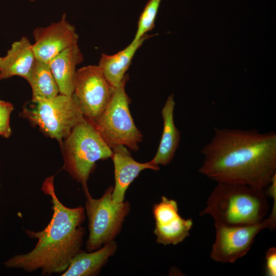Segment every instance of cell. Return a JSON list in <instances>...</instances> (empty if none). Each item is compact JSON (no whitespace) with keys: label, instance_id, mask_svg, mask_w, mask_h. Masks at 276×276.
<instances>
[{"label":"cell","instance_id":"e0dca14e","mask_svg":"<svg viewBox=\"0 0 276 276\" xmlns=\"http://www.w3.org/2000/svg\"><path fill=\"white\" fill-rule=\"evenodd\" d=\"M151 36L147 34L136 41H132L127 47L113 55L102 54L98 66L111 86L116 87L123 80L136 51Z\"/></svg>","mask_w":276,"mask_h":276},{"label":"cell","instance_id":"277c9868","mask_svg":"<svg viewBox=\"0 0 276 276\" xmlns=\"http://www.w3.org/2000/svg\"><path fill=\"white\" fill-rule=\"evenodd\" d=\"M60 146L62 169L82 185L84 193L88 191L87 182L96 163L111 158L112 150L85 119L74 127Z\"/></svg>","mask_w":276,"mask_h":276},{"label":"cell","instance_id":"2e32d148","mask_svg":"<svg viewBox=\"0 0 276 276\" xmlns=\"http://www.w3.org/2000/svg\"><path fill=\"white\" fill-rule=\"evenodd\" d=\"M117 249L113 241L101 248L86 252L80 250L71 260L61 276H93L97 274Z\"/></svg>","mask_w":276,"mask_h":276},{"label":"cell","instance_id":"4fadbf2b","mask_svg":"<svg viewBox=\"0 0 276 276\" xmlns=\"http://www.w3.org/2000/svg\"><path fill=\"white\" fill-rule=\"evenodd\" d=\"M32 44L28 37L14 41L0 62V80L19 76L29 81L36 61Z\"/></svg>","mask_w":276,"mask_h":276},{"label":"cell","instance_id":"3957f363","mask_svg":"<svg viewBox=\"0 0 276 276\" xmlns=\"http://www.w3.org/2000/svg\"><path fill=\"white\" fill-rule=\"evenodd\" d=\"M265 189L232 182H217L200 216L209 215L216 226L255 224L266 218L269 205Z\"/></svg>","mask_w":276,"mask_h":276},{"label":"cell","instance_id":"d6986e66","mask_svg":"<svg viewBox=\"0 0 276 276\" xmlns=\"http://www.w3.org/2000/svg\"><path fill=\"white\" fill-rule=\"evenodd\" d=\"M162 0H149L141 13L133 41H136L152 30Z\"/></svg>","mask_w":276,"mask_h":276},{"label":"cell","instance_id":"ffe728a7","mask_svg":"<svg viewBox=\"0 0 276 276\" xmlns=\"http://www.w3.org/2000/svg\"><path fill=\"white\" fill-rule=\"evenodd\" d=\"M13 105L10 102L0 100V135L8 138L12 133L10 118Z\"/></svg>","mask_w":276,"mask_h":276},{"label":"cell","instance_id":"8992f818","mask_svg":"<svg viewBox=\"0 0 276 276\" xmlns=\"http://www.w3.org/2000/svg\"><path fill=\"white\" fill-rule=\"evenodd\" d=\"M128 78L126 75L115 87L109 103L93 126L111 149L123 145L136 151L143 135L136 127L130 112V100L125 90Z\"/></svg>","mask_w":276,"mask_h":276},{"label":"cell","instance_id":"7a4b0ae2","mask_svg":"<svg viewBox=\"0 0 276 276\" xmlns=\"http://www.w3.org/2000/svg\"><path fill=\"white\" fill-rule=\"evenodd\" d=\"M41 189L51 198L52 218L40 231L26 229L29 237L37 240L34 248L15 255L4 264L30 272L40 270L42 275L62 273L81 250L85 234L81 226L85 219V209L81 206L68 208L61 203L55 192L54 176L44 180Z\"/></svg>","mask_w":276,"mask_h":276},{"label":"cell","instance_id":"5bb4252c","mask_svg":"<svg viewBox=\"0 0 276 276\" xmlns=\"http://www.w3.org/2000/svg\"><path fill=\"white\" fill-rule=\"evenodd\" d=\"M83 60L77 42L66 48L49 62L60 94L68 96L73 94L76 67Z\"/></svg>","mask_w":276,"mask_h":276},{"label":"cell","instance_id":"7c38bea8","mask_svg":"<svg viewBox=\"0 0 276 276\" xmlns=\"http://www.w3.org/2000/svg\"><path fill=\"white\" fill-rule=\"evenodd\" d=\"M111 150L115 178L111 197L114 201L120 203L124 201L127 189L141 171L147 169L157 171L159 170V167L151 161L144 163L136 162L126 146L120 145Z\"/></svg>","mask_w":276,"mask_h":276},{"label":"cell","instance_id":"6da1fadb","mask_svg":"<svg viewBox=\"0 0 276 276\" xmlns=\"http://www.w3.org/2000/svg\"><path fill=\"white\" fill-rule=\"evenodd\" d=\"M199 172L217 182H232L265 189L276 174V133L256 129L214 128L201 150Z\"/></svg>","mask_w":276,"mask_h":276},{"label":"cell","instance_id":"52a82bcc","mask_svg":"<svg viewBox=\"0 0 276 276\" xmlns=\"http://www.w3.org/2000/svg\"><path fill=\"white\" fill-rule=\"evenodd\" d=\"M112 190L113 187L110 186L98 199L93 198L89 191L84 193V209L88 221L89 235L86 243L88 251L98 249L114 241L130 212L128 201L118 203L112 200Z\"/></svg>","mask_w":276,"mask_h":276},{"label":"cell","instance_id":"ba28073f","mask_svg":"<svg viewBox=\"0 0 276 276\" xmlns=\"http://www.w3.org/2000/svg\"><path fill=\"white\" fill-rule=\"evenodd\" d=\"M276 216L270 214L261 221L240 226H216V236L210 258L223 263H234L249 250L257 235L265 228L273 229Z\"/></svg>","mask_w":276,"mask_h":276},{"label":"cell","instance_id":"603a6c76","mask_svg":"<svg viewBox=\"0 0 276 276\" xmlns=\"http://www.w3.org/2000/svg\"><path fill=\"white\" fill-rule=\"evenodd\" d=\"M1 59H2V57H0V62H1Z\"/></svg>","mask_w":276,"mask_h":276},{"label":"cell","instance_id":"7402d4cb","mask_svg":"<svg viewBox=\"0 0 276 276\" xmlns=\"http://www.w3.org/2000/svg\"><path fill=\"white\" fill-rule=\"evenodd\" d=\"M28 1H29L30 2H34L36 1V0H28Z\"/></svg>","mask_w":276,"mask_h":276},{"label":"cell","instance_id":"44dd1931","mask_svg":"<svg viewBox=\"0 0 276 276\" xmlns=\"http://www.w3.org/2000/svg\"><path fill=\"white\" fill-rule=\"evenodd\" d=\"M265 273L267 276L276 275V247H271L266 252Z\"/></svg>","mask_w":276,"mask_h":276},{"label":"cell","instance_id":"9a60e30c","mask_svg":"<svg viewBox=\"0 0 276 276\" xmlns=\"http://www.w3.org/2000/svg\"><path fill=\"white\" fill-rule=\"evenodd\" d=\"M175 105L173 95H171L168 97L162 110L164 122L163 133L157 152L150 160L153 165L157 166L169 164L179 145L180 133L174 122Z\"/></svg>","mask_w":276,"mask_h":276},{"label":"cell","instance_id":"5b68a950","mask_svg":"<svg viewBox=\"0 0 276 276\" xmlns=\"http://www.w3.org/2000/svg\"><path fill=\"white\" fill-rule=\"evenodd\" d=\"M23 116L61 144L75 126L85 120L73 94H59L47 99L32 100L22 110Z\"/></svg>","mask_w":276,"mask_h":276},{"label":"cell","instance_id":"30bf717a","mask_svg":"<svg viewBox=\"0 0 276 276\" xmlns=\"http://www.w3.org/2000/svg\"><path fill=\"white\" fill-rule=\"evenodd\" d=\"M33 49L36 60L48 63L70 45L78 42L75 27L63 13L60 20L33 31Z\"/></svg>","mask_w":276,"mask_h":276},{"label":"cell","instance_id":"9c48e42d","mask_svg":"<svg viewBox=\"0 0 276 276\" xmlns=\"http://www.w3.org/2000/svg\"><path fill=\"white\" fill-rule=\"evenodd\" d=\"M114 88L98 65H87L77 70L73 94L79 102L84 119L91 125L108 105Z\"/></svg>","mask_w":276,"mask_h":276},{"label":"cell","instance_id":"ac0fdd59","mask_svg":"<svg viewBox=\"0 0 276 276\" xmlns=\"http://www.w3.org/2000/svg\"><path fill=\"white\" fill-rule=\"evenodd\" d=\"M28 83L32 89V100L50 99L60 94L48 63L36 60Z\"/></svg>","mask_w":276,"mask_h":276},{"label":"cell","instance_id":"8fae6325","mask_svg":"<svg viewBox=\"0 0 276 276\" xmlns=\"http://www.w3.org/2000/svg\"><path fill=\"white\" fill-rule=\"evenodd\" d=\"M153 214L155 221L154 233L157 243L175 245L189 236L193 221L192 218L186 219L181 217L175 200L162 196L160 201L154 204Z\"/></svg>","mask_w":276,"mask_h":276}]
</instances>
